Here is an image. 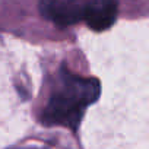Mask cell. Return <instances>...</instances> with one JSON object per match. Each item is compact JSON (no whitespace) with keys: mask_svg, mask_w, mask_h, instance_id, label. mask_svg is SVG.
I'll use <instances>...</instances> for the list:
<instances>
[{"mask_svg":"<svg viewBox=\"0 0 149 149\" xmlns=\"http://www.w3.org/2000/svg\"><path fill=\"white\" fill-rule=\"evenodd\" d=\"M101 95V85L95 78H82L61 67L56 88L42 111V123L76 130L85 110Z\"/></svg>","mask_w":149,"mask_h":149,"instance_id":"cell-1","label":"cell"},{"mask_svg":"<svg viewBox=\"0 0 149 149\" xmlns=\"http://www.w3.org/2000/svg\"><path fill=\"white\" fill-rule=\"evenodd\" d=\"M38 9L47 21L57 26L86 24L94 31H105L114 25L118 13L117 0H40Z\"/></svg>","mask_w":149,"mask_h":149,"instance_id":"cell-2","label":"cell"}]
</instances>
